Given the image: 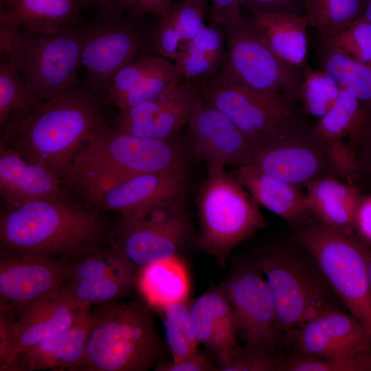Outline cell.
I'll return each mask as SVG.
<instances>
[{
  "label": "cell",
  "instance_id": "obj_25",
  "mask_svg": "<svg viewBox=\"0 0 371 371\" xmlns=\"http://www.w3.org/2000/svg\"><path fill=\"white\" fill-rule=\"evenodd\" d=\"M304 188L308 208L316 220L331 228L352 233L363 198L358 186L326 177Z\"/></svg>",
  "mask_w": 371,
  "mask_h": 371
},
{
  "label": "cell",
  "instance_id": "obj_31",
  "mask_svg": "<svg viewBox=\"0 0 371 371\" xmlns=\"http://www.w3.org/2000/svg\"><path fill=\"white\" fill-rule=\"evenodd\" d=\"M138 270L133 269L98 278L65 282L71 297L84 305H100L121 300L135 289Z\"/></svg>",
  "mask_w": 371,
  "mask_h": 371
},
{
  "label": "cell",
  "instance_id": "obj_32",
  "mask_svg": "<svg viewBox=\"0 0 371 371\" xmlns=\"http://www.w3.org/2000/svg\"><path fill=\"white\" fill-rule=\"evenodd\" d=\"M308 26L319 37L335 33L358 18L362 11V0H301Z\"/></svg>",
  "mask_w": 371,
  "mask_h": 371
},
{
  "label": "cell",
  "instance_id": "obj_26",
  "mask_svg": "<svg viewBox=\"0 0 371 371\" xmlns=\"http://www.w3.org/2000/svg\"><path fill=\"white\" fill-rule=\"evenodd\" d=\"M79 0H8L1 9V23L23 30L54 34L79 23Z\"/></svg>",
  "mask_w": 371,
  "mask_h": 371
},
{
  "label": "cell",
  "instance_id": "obj_29",
  "mask_svg": "<svg viewBox=\"0 0 371 371\" xmlns=\"http://www.w3.org/2000/svg\"><path fill=\"white\" fill-rule=\"evenodd\" d=\"M41 100L27 84L22 75L5 56L0 60L1 133L18 122Z\"/></svg>",
  "mask_w": 371,
  "mask_h": 371
},
{
  "label": "cell",
  "instance_id": "obj_11",
  "mask_svg": "<svg viewBox=\"0 0 371 371\" xmlns=\"http://www.w3.org/2000/svg\"><path fill=\"white\" fill-rule=\"evenodd\" d=\"M91 306L74 300L64 284L34 300L0 306L1 370L20 352L69 328Z\"/></svg>",
  "mask_w": 371,
  "mask_h": 371
},
{
  "label": "cell",
  "instance_id": "obj_27",
  "mask_svg": "<svg viewBox=\"0 0 371 371\" xmlns=\"http://www.w3.org/2000/svg\"><path fill=\"white\" fill-rule=\"evenodd\" d=\"M249 16L278 56L296 67L306 64L308 22L304 14L274 10Z\"/></svg>",
  "mask_w": 371,
  "mask_h": 371
},
{
  "label": "cell",
  "instance_id": "obj_15",
  "mask_svg": "<svg viewBox=\"0 0 371 371\" xmlns=\"http://www.w3.org/2000/svg\"><path fill=\"white\" fill-rule=\"evenodd\" d=\"M187 125L192 150L207 166L236 168L253 163L258 151L254 143L225 113L196 91Z\"/></svg>",
  "mask_w": 371,
  "mask_h": 371
},
{
  "label": "cell",
  "instance_id": "obj_33",
  "mask_svg": "<svg viewBox=\"0 0 371 371\" xmlns=\"http://www.w3.org/2000/svg\"><path fill=\"white\" fill-rule=\"evenodd\" d=\"M190 300L171 304L160 313L162 314L166 339L172 359H180L199 353V344L190 326Z\"/></svg>",
  "mask_w": 371,
  "mask_h": 371
},
{
  "label": "cell",
  "instance_id": "obj_37",
  "mask_svg": "<svg viewBox=\"0 0 371 371\" xmlns=\"http://www.w3.org/2000/svg\"><path fill=\"white\" fill-rule=\"evenodd\" d=\"M346 143L354 164V184L371 188V112L362 106Z\"/></svg>",
  "mask_w": 371,
  "mask_h": 371
},
{
  "label": "cell",
  "instance_id": "obj_17",
  "mask_svg": "<svg viewBox=\"0 0 371 371\" xmlns=\"http://www.w3.org/2000/svg\"><path fill=\"white\" fill-rule=\"evenodd\" d=\"M187 168L140 174L108 190L94 208L124 218L143 216L157 209L185 201Z\"/></svg>",
  "mask_w": 371,
  "mask_h": 371
},
{
  "label": "cell",
  "instance_id": "obj_49",
  "mask_svg": "<svg viewBox=\"0 0 371 371\" xmlns=\"http://www.w3.org/2000/svg\"><path fill=\"white\" fill-rule=\"evenodd\" d=\"M243 0H211L210 20L212 25L220 26L229 18L240 12Z\"/></svg>",
  "mask_w": 371,
  "mask_h": 371
},
{
  "label": "cell",
  "instance_id": "obj_42",
  "mask_svg": "<svg viewBox=\"0 0 371 371\" xmlns=\"http://www.w3.org/2000/svg\"><path fill=\"white\" fill-rule=\"evenodd\" d=\"M174 61L181 82L194 86L216 74L225 58L204 53L185 43Z\"/></svg>",
  "mask_w": 371,
  "mask_h": 371
},
{
  "label": "cell",
  "instance_id": "obj_40",
  "mask_svg": "<svg viewBox=\"0 0 371 371\" xmlns=\"http://www.w3.org/2000/svg\"><path fill=\"white\" fill-rule=\"evenodd\" d=\"M166 59L158 56H146L132 60L120 69L110 80L103 92L107 104L115 106L121 98L161 65Z\"/></svg>",
  "mask_w": 371,
  "mask_h": 371
},
{
  "label": "cell",
  "instance_id": "obj_20",
  "mask_svg": "<svg viewBox=\"0 0 371 371\" xmlns=\"http://www.w3.org/2000/svg\"><path fill=\"white\" fill-rule=\"evenodd\" d=\"M79 260L1 256L0 306L26 302L60 287Z\"/></svg>",
  "mask_w": 371,
  "mask_h": 371
},
{
  "label": "cell",
  "instance_id": "obj_7",
  "mask_svg": "<svg viewBox=\"0 0 371 371\" xmlns=\"http://www.w3.org/2000/svg\"><path fill=\"white\" fill-rule=\"evenodd\" d=\"M294 238L317 264L331 288L371 336V250L361 237L315 219L296 229Z\"/></svg>",
  "mask_w": 371,
  "mask_h": 371
},
{
  "label": "cell",
  "instance_id": "obj_12",
  "mask_svg": "<svg viewBox=\"0 0 371 371\" xmlns=\"http://www.w3.org/2000/svg\"><path fill=\"white\" fill-rule=\"evenodd\" d=\"M192 87L205 100L232 120L258 151L269 144L287 120L296 114L295 105L242 85L223 68Z\"/></svg>",
  "mask_w": 371,
  "mask_h": 371
},
{
  "label": "cell",
  "instance_id": "obj_39",
  "mask_svg": "<svg viewBox=\"0 0 371 371\" xmlns=\"http://www.w3.org/2000/svg\"><path fill=\"white\" fill-rule=\"evenodd\" d=\"M282 371H371V347L338 359H323L296 352L284 358Z\"/></svg>",
  "mask_w": 371,
  "mask_h": 371
},
{
  "label": "cell",
  "instance_id": "obj_41",
  "mask_svg": "<svg viewBox=\"0 0 371 371\" xmlns=\"http://www.w3.org/2000/svg\"><path fill=\"white\" fill-rule=\"evenodd\" d=\"M181 82L174 63L167 58L164 63L149 74L135 89L121 98L115 107L125 109L153 99L170 86Z\"/></svg>",
  "mask_w": 371,
  "mask_h": 371
},
{
  "label": "cell",
  "instance_id": "obj_24",
  "mask_svg": "<svg viewBox=\"0 0 371 371\" xmlns=\"http://www.w3.org/2000/svg\"><path fill=\"white\" fill-rule=\"evenodd\" d=\"M91 307L69 328L18 354L6 370H78L89 333Z\"/></svg>",
  "mask_w": 371,
  "mask_h": 371
},
{
  "label": "cell",
  "instance_id": "obj_38",
  "mask_svg": "<svg viewBox=\"0 0 371 371\" xmlns=\"http://www.w3.org/2000/svg\"><path fill=\"white\" fill-rule=\"evenodd\" d=\"M137 269L114 246H108L80 258L72 274L65 282L101 278Z\"/></svg>",
  "mask_w": 371,
  "mask_h": 371
},
{
  "label": "cell",
  "instance_id": "obj_3",
  "mask_svg": "<svg viewBox=\"0 0 371 371\" xmlns=\"http://www.w3.org/2000/svg\"><path fill=\"white\" fill-rule=\"evenodd\" d=\"M184 148L174 137L155 139L120 131L106 122L94 132L63 179L67 193L95 207L117 183L148 172L186 167Z\"/></svg>",
  "mask_w": 371,
  "mask_h": 371
},
{
  "label": "cell",
  "instance_id": "obj_21",
  "mask_svg": "<svg viewBox=\"0 0 371 371\" xmlns=\"http://www.w3.org/2000/svg\"><path fill=\"white\" fill-rule=\"evenodd\" d=\"M189 315L196 340L212 352L221 370L237 346L239 333L236 313L221 285L190 301Z\"/></svg>",
  "mask_w": 371,
  "mask_h": 371
},
{
  "label": "cell",
  "instance_id": "obj_2",
  "mask_svg": "<svg viewBox=\"0 0 371 371\" xmlns=\"http://www.w3.org/2000/svg\"><path fill=\"white\" fill-rule=\"evenodd\" d=\"M107 104L95 88L77 85L43 100L1 132L0 145L63 180L94 132L106 122Z\"/></svg>",
  "mask_w": 371,
  "mask_h": 371
},
{
  "label": "cell",
  "instance_id": "obj_8",
  "mask_svg": "<svg viewBox=\"0 0 371 371\" xmlns=\"http://www.w3.org/2000/svg\"><path fill=\"white\" fill-rule=\"evenodd\" d=\"M224 168L208 166L196 201L200 246L218 265H225L234 247L266 225L260 205Z\"/></svg>",
  "mask_w": 371,
  "mask_h": 371
},
{
  "label": "cell",
  "instance_id": "obj_47",
  "mask_svg": "<svg viewBox=\"0 0 371 371\" xmlns=\"http://www.w3.org/2000/svg\"><path fill=\"white\" fill-rule=\"evenodd\" d=\"M155 370L157 371H217L219 370L201 352L171 361H160Z\"/></svg>",
  "mask_w": 371,
  "mask_h": 371
},
{
  "label": "cell",
  "instance_id": "obj_13",
  "mask_svg": "<svg viewBox=\"0 0 371 371\" xmlns=\"http://www.w3.org/2000/svg\"><path fill=\"white\" fill-rule=\"evenodd\" d=\"M179 202L136 218L120 217L111 245L138 270L179 256L190 236V224Z\"/></svg>",
  "mask_w": 371,
  "mask_h": 371
},
{
  "label": "cell",
  "instance_id": "obj_19",
  "mask_svg": "<svg viewBox=\"0 0 371 371\" xmlns=\"http://www.w3.org/2000/svg\"><path fill=\"white\" fill-rule=\"evenodd\" d=\"M195 91L188 83H176L159 96L119 110L113 126L134 136L167 139L187 125Z\"/></svg>",
  "mask_w": 371,
  "mask_h": 371
},
{
  "label": "cell",
  "instance_id": "obj_44",
  "mask_svg": "<svg viewBox=\"0 0 371 371\" xmlns=\"http://www.w3.org/2000/svg\"><path fill=\"white\" fill-rule=\"evenodd\" d=\"M207 2L208 0H182L171 5L168 12L183 43L192 40L206 27L204 19Z\"/></svg>",
  "mask_w": 371,
  "mask_h": 371
},
{
  "label": "cell",
  "instance_id": "obj_46",
  "mask_svg": "<svg viewBox=\"0 0 371 371\" xmlns=\"http://www.w3.org/2000/svg\"><path fill=\"white\" fill-rule=\"evenodd\" d=\"M172 0H118L117 8L124 10L134 17H141L145 14H155L159 17L170 9Z\"/></svg>",
  "mask_w": 371,
  "mask_h": 371
},
{
  "label": "cell",
  "instance_id": "obj_6",
  "mask_svg": "<svg viewBox=\"0 0 371 371\" xmlns=\"http://www.w3.org/2000/svg\"><path fill=\"white\" fill-rule=\"evenodd\" d=\"M81 41L82 30L74 26L54 34H40L1 23V56L11 60L43 100L78 85Z\"/></svg>",
  "mask_w": 371,
  "mask_h": 371
},
{
  "label": "cell",
  "instance_id": "obj_51",
  "mask_svg": "<svg viewBox=\"0 0 371 371\" xmlns=\"http://www.w3.org/2000/svg\"><path fill=\"white\" fill-rule=\"evenodd\" d=\"M118 0H82L83 3L98 5L103 10L116 11L122 12L117 6Z\"/></svg>",
  "mask_w": 371,
  "mask_h": 371
},
{
  "label": "cell",
  "instance_id": "obj_50",
  "mask_svg": "<svg viewBox=\"0 0 371 371\" xmlns=\"http://www.w3.org/2000/svg\"><path fill=\"white\" fill-rule=\"evenodd\" d=\"M355 230L367 243H371V195L363 196L355 221Z\"/></svg>",
  "mask_w": 371,
  "mask_h": 371
},
{
  "label": "cell",
  "instance_id": "obj_54",
  "mask_svg": "<svg viewBox=\"0 0 371 371\" xmlns=\"http://www.w3.org/2000/svg\"><path fill=\"white\" fill-rule=\"evenodd\" d=\"M80 3H82V0H79Z\"/></svg>",
  "mask_w": 371,
  "mask_h": 371
},
{
  "label": "cell",
  "instance_id": "obj_16",
  "mask_svg": "<svg viewBox=\"0 0 371 371\" xmlns=\"http://www.w3.org/2000/svg\"><path fill=\"white\" fill-rule=\"evenodd\" d=\"M106 16L82 30L81 65L95 88L104 92L112 77L133 60L141 47L137 29L121 12L104 10Z\"/></svg>",
  "mask_w": 371,
  "mask_h": 371
},
{
  "label": "cell",
  "instance_id": "obj_18",
  "mask_svg": "<svg viewBox=\"0 0 371 371\" xmlns=\"http://www.w3.org/2000/svg\"><path fill=\"white\" fill-rule=\"evenodd\" d=\"M285 333L297 352L323 359L344 358L371 347V336L364 325L335 308Z\"/></svg>",
  "mask_w": 371,
  "mask_h": 371
},
{
  "label": "cell",
  "instance_id": "obj_1",
  "mask_svg": "<svg viewBox=\"0 0 371 371\" xmlns=\"http://www.w3.org/2000/svg\"><path fill=\"white\" fill-rule=\"evenodd\" d=\"M114 226L106 212L69 195L1 206V256L78 260L110 245Z\"/></svg>",
  "mask_w": 371,
  "mask_h": 371
},
{
  "label": "cell",
  "instance_id": "obj_43",
  "mask_svg": "<svg viewBox=\"0 0 371 371\" xmlns=\"http://www.w3.org/2000/svg\"><path fill=\"white\" fill-rule=\"evenodd\" d=\"M284 358L245 344L236 346L221 371H282Z\"/></svg>",
  "mask_w": 371,
  "mask_h": 371
},
{
  "label": "cell",
  "instance_id": "obj_45",
  "mask_svg": "<svg viewBox=\"0 0 371 371\" xmlns=\"http://www.w3.org/2000/svg\"><path fill=\"white\" fill-rule=\"evenodd\" d=\"M159 18V23L154 32V47L166 58L175 60L183 43L168 12Z\"/></svg>",
  "mask_w": 371,
  "mask_h": 371
},
{
  "label": "cell",
  "instance_id": "obj_30",
  "mask_svg": "<svg viewBox=\"0 0 371 371\" xmlns=\"http://www.w3.org/2000/svg\"><path fill=\"white\" fill-rule=\"evenodd\" d=\"M320 70L339 87L349 91L371 112V66L333 49L320 46Z\"/></svg>",
  "mask_w": 371,
  "mask_h": 371
},
{
  "label": "cell",
  "instance_id": "obj_14",
  "mask_svg": "<svg viewBox=\"0 0 371 371\" xmlns=\"http://www.w3.org/2000/svg\"><path fill=\"white\" fill-rule=\"evenodd\" d=\"M245 344L273 352L285 334L269 285L254 258L238 262L221 284Z\"/></svg>",
  "mask_w": 371,
  "mask_h": 371
},
{
  "label": "cell",
  "instance_id": "obj_5",
  "mask_svg": "<svg viewBox=\"0 0 371 371\" xmlns=\"http://www.w3.org/2000/svg\"><path fill=\"white\" fill-rule=\"evenodd\" d=\"M253 164L302 188L326 177L354 184V164L346 142L324 139L297 113L258 151Z\"/></svg>",
  "mask_w": 371,
  "mask_h": 371
},
{
  "label": "cell",
  "instance_id": "obj_28",
  "mask_svg": "<svg viewBox=\"0 0 371 371\" xmlns=\"http://www.w3.org/2000/svg\"><path fill=\"white\" fill-rule=\"evenodd\" d=\"M135 288L152 309L161 311L167 306L188 300V272L179 256L147 265L138 270Z\"/></svg>",
  "mask_w": 371,
  "mask_h": 371
},
{
  "label": "cell",
  "instance_id": "obj_9",
  "mask_svg": "<svg viewBox=\"0 0 371 371\" xmlns=\"http://www.w3.org/2000/svg\"><path fill=\"white\" fill-rule=\"evenodd\" d=\"M220 27L226 49L222 68L242 85L295 105L300 98L303 67L278 56L251 17L241 12Z\"/></svg>",
  "mask_w": 371,
  "mask_h": 371
},
{
  "label": "cell",
  "instance_id": "obj_23",
  "mask_svg": "<svg viewBox=\"0 0 371 371\" xmlns=\"http://www.w3.org/2000/svg\"><path fill=\"white\" fill-rule=\"evenodd\" d=\"M0 193L5 207L69 195L60 178L3 145H0Z\"/></svg>",
  "mask_w": 371,
  "mask_h": 371
},
{
  "label": "cell",
  "instance_id": "obj_34",
  "mask_svg": "<svg viewBox=\"0 0 371 371\" xmlns=\"http://www.w3.org/2000/svg\"><path fill=\"white\" fill-rule=\"evenodd\" d=\"M319 43L321 47L371 66V23L363 16L335 33L319 37Z\"/></svg>",
  "mask_w": 371,
  "mask_h": 371
},
{
  "label": "cell",
  "instance_id": "obj_48",
  "mask_svg": "<svg viewBox=\"0 0 371 371\" xmlns=\"http://www.w3.org/2000/svg\"><path fill=\"white\" fill-rule=\"evenodd\" d=\"M301 0H243L241 8L250 15L274 10H289L297 12Z\"/></svg>",
  "mask_w": 371,
  "mask_h": 371
},
{
  "label": "cell",
  "instance_id": "obj_22",
  "mask_svg": "<svg viewBox=\"0 0 371 371\" xmlns=\"http://www.w3.org/2000/svg\"><path fill=\"white\" fill-rule=\"evenodd\" d=\"M234 176L259 205L295 229L315 219L302 187L274 177L253 163L236 167Z\"/></svg>",
  "mask_w": 371,
  "mask_h": 371
},
{
  "label": "cell",
  "instance_id": "obj_4",
  "mask_svg": "<svg viewBox=\"0 0 371 371\" xmlns=\"http://www.w3.org/2000/svg\"><path fill=\"white\" fill-rule=\"evenodd\" d=\"M151 307L141 298L90 309V328L78 371H146L164 353Z\"/></svg>",
  "mask_w": 371,
  "mask_h": 371
},
{
  "label": "cell",
  "instance_id": "obj_36",
  "mask_svg": "<svg viewBox=\"0 0 371 371\" xmlns=\"http://www.w3.org/2000/svg\"><path fill=\"white\" fill-rule=\"evenodd\" d=\"M303 72L299 100L302 103L304 112L317 120L333 105L340 89L320 69L313 70L306 64L303 67Z\"/></svg>",
  "mask_w": 371,
  "mask_h": 371
},
{
  "label": "cell",
  "instance_id": "obj_53",
  "mask_svg": "<svg viewBox=\"0 0 371 371\" xmlns=\"http://www.w3.org/2000/svg\"><path fill=\"white\" fill-rule=\"evenodd\" d=\"M368 276H369V283H370V288L371 291V254L369 258V263H368Z\"/></svg>",
  "mask_w": 371,
  "mask_h": 371
},
{
  "label": "cell",
  "instance_id": "obj_35",
  "mask_svg": "<svg viewBox=\"0 0 371 371\" xmlns=\"http://www.w3.org/2000/svg\"><path fill=\"white\" fill-rule=\"evenodd\" d=\"M359 100L349 91L340 89L339 95L330 109L317 119L313 128L328 141H341L347 137L361 109Z\"/></svg>",
  "mask_w": 371,
  "mask_h": 371
},
{
  "label": "cell",
  "instance_id": "obj_10",
  "mask_svg": "<svg viewBox=\"0 0 371 371\" xmlns=\"http://www.w3.org/2000/svg\"><path fill=\"white\" fill-rule=\"evenodd\" d=\"M254 260L271 290L284 333L334 309L326 278L300 252L276 246L256 254Z\"/></svg>",
  "mask_w": 371,
  "mask_h": 371
},
{
  "label": "cell",
  "instance_id": "obj_52",
  "mask_svg": "<svg viewBox=\"0 0 371 371\" xmlns=\"http://www.w3.org/2000/svg\"><path fill=\"white\" fill-rule=\"evenodd\" d=\"M360 16H363L371 23V0H362V11Z\"/></svg>",
  "mask_w": 371,
  "mask_h": 371
}]
</instances>
